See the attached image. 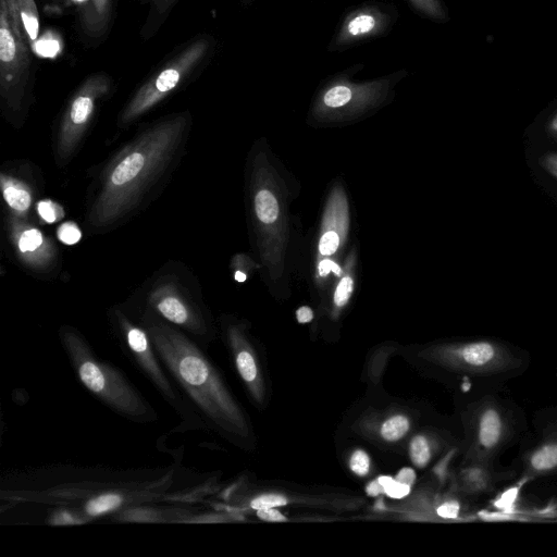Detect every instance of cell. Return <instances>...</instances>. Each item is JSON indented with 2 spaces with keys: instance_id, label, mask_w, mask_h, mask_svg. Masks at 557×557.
I'll use <instances>...</instances> for the list:
<instances>
[{
  "instance_id": "obj_7",
  "label": "cell",
  "mask_w": 557,
  "mask_h": 557,
  "mask_svg": "<svg viewBox=\"0 0 557 557\" xmlns=\"http://www.w3.org/2000/svg\"><path fill=\"white\" fill-rule=\"evenodd\" d=\"M110 78L104 73L87 77L71 98L61 121L57 158L60 163L69 160L84 136L94 115L96 104L110 89Z\"/></svg>"
},
{
  "instance_id": "obj_6",
  "label": "cell",
  "mask_w": 557,
  "mask_h": 557,
  "mask_svg": "<svg viewBox=\"0 0 557 557\" xmlns=\"http://www.w3.org/2000/svg\"><path fill=\"white\" fill-rule=\"evenodd\" d=\"M27 41L12 28L5 0H0V92L9 109L20 111L29 77Z\"/></svg>"
},
{
  "instance_id": "obj_1",
  "label": "cell",
  "mask_w": 557,
  "mask_h": 557,
  "mask_svg": "<svg viewBox=\"0 0 557 557\" xmlns=\"http://www.w3.org/2000/svg\"><path fill=\"white\" fill-rule=\"evenodd\" d=\"M187 116L163 120L125 146L103 170L88 222L104 227L133 211L171 164L185 135Z\"/></svg>"
},
{
  "instance_id": "obj_29",
  "label": "cell",
  "mask_w": 557,
  "mask_h": 557,
  "mask_svg": "<svg viewBox=\"0 0 557 557\" xmlns=\"http://www.w3.org/2000/svg\"><path fill=\"white\" fill-rule=\"evenodd\" d=\"M339 246V236L335 231L325 232L319 242V251L322 256L333 255Z\"/></svg>"
},
{
  "instance_id": "obj_18",
  "label": "cell",
  "mask_w": 557,
  "mask_h": 557,
  "mask_svg": "<svg viewBox=\"0 0 557 557\" xmlns=\"http://www.w3.org/2000/svg\"><path fill=\"white\" fill-rule=\"evenodd\" d=\"M123 502V496L119 494H102L87 502L85 505V511L87 515L92 517L100 516L119 508Z\"/></svg>"
},
{
  "instance_id": "obj_13",
  "label": "cell",
  "mask_w": 557,
  "mask_h": 557,
  "mask_svg": "<svg viewBox=\"0 0 557 557\" xmlns=\"http://www.w3.org/2000/svg\"><path fill=\"white\" fill-rule=\"evenodd\" d=\"M0 183L10 213L25 218L32 205L30 189L23 182L3 173L0 175Z\"/></svg>"
},
{
  "instance_id": "obj_32",
  "label": "cell",
  "mask_w": 557,
  "mask_h": 557,
  "mask_svg": "<svg viewBox=\"0 0 557 557\" xmlns=\"http://www.w3.org/2000/svg\"><path fill=\"white\" fill-rule=\"evenodd\" d=\"M257 516L264 521H285L286 517L282 515L276 508L258 509Z\"/></svg>"
},
{
  "instance_id": "obj_3",
  "label": "cell",
  "mask_w": 557,
  "mask_h": 557,
  "mask_svg": "<svg viewBox=\"0 0 557 557\" xmlns=\"http://www.w3.org/2000/svg\"><path fill=\"white\" fill-rule=\"evenodd\" d=\"M59 334L77 379L103 405L136 423L158 420L157 411L136 386L120 369L100 359L81 332L62 326Z\"/></svg>"
},
{
  "instance_id": "obj_37",
  "label": "cell",
  "mask_w": 557,
  "mask_h": 557,
  "mask_svg": "<svg viewBox=\"0 0 557 557\" xmlns=\"http://www.w3.org/2000/svg\"><path fill=\"white\" fill-rule=\"evenodd\" d=\"M367 493L370 495V496H377L380 495L381 493H384L383 492V487L382 485L379 483L377 480L375 481H372L368 484L367 486Z\"/></svg>"
},
{
  "instance_id": "obj_21",
  "label": "cell",
  "mask_w": 557,
  "mask_h": 557,
  "mask_svg": "<svg viewBox=\"0 0 557 557\" xmlns=\"http://www.w3.org/2000/svg\"><path fill=\"white\" fill-rule=\"evenodd\" d=\"M409 430V421L404 416H395L386 420L381 428V435L386 441H397Z\"/></svg>"
},
{
  "instance_id": "obj_22",
  "label": "cell",
  "mask_w": 557,
  "mask_h": 557,
  "mask_svg": "<svg viewBox=\"0 0 557 557\" xmlns=\"http://www.w3.org/2000/svg\"><path fill=\"white\" fill-rule=\"evenodd\" d=\"M536 470H547L557 466V444H550L537 450L531 459Z\"/></svg>"
},
{
  "instance_id": "obj_33",
  "label": "cell",
  "mask_w": 557,
  "mask_h": 557,
  "mask_svg": "<svg viewBox=\"0 0 557 557\" xmlns=\"http://www.w3.org/2000/svg\"><path fill=\"white\" fill-rule=\"evenodd\" d=\"M458 512L459 505L456 502L445 503L437 508V515L447 519L456 518L458 516Z\"/></svg>"
},
{
  "instance_id": "obj_31",
  "label": "cell",
  "mask_w": 557,
  "mask_h": 557,
  "mask_svg": "<svg viewBox=\"0 0 557 557\" xmlns=\"http://www.w3.org/2000/svg\"><path fill=\"white\" fill-rule=\"evenodd\" d=\"M318 272L320 276H325L330 272H333L335 275L339 276L342 273L341 267L330 259H323L318 264Z\"/></svg>"
},
{
  "instance_id": "obj_34",
  "label": "cell",
  "mask_w": 557,
  "mask_h": 557,
  "mask_svg": "<svg viewBox=\"0 0 557 557\" xmlns=\"http://www.w3.org/2000/svg\"><path fill=\"white\" fill-rule=\"evenodd\" d=\"M517 495H518V488L512 487V488L506 491L502 495V497L495 503V505L503 509L510 508L511 505L515 503Z\"/></svg>"
},
{
  "instance_id": "obj_10",
  "label": "cell",
  "mask_w": 557,
  "mask_h": 557,
  "mask_svg": "<svg viewBox=\"0 0 557 557\" xmlns=\"http://www.w3.org/2000/svg\"><path fill=\"white\" fill-rule=\"evenodd\" d=\"M346 74L347 71L338 73L323 88L320 101L325 110H344L350 104H367L380 100L407 72L399 70L386 77L364 83H355Z\"/></svg>"
},
{
  "instance_id": "obj_12",
  "label": "cell",
  "mask_w": 557,
  "mask_h": 557,
  "mask_svg": "<svg viewBox=\"0 0 557 557\" xmlns=\"http://www.w3.org/2000/svg\"><path fill=\"white\" fill-rule=\"evenodd\" d=\"M112 0H84L81 7V22L90 36L101 35L111 16Z\"/></svg>"
},
{
  "instance_id": "obj_11",
  "label": "cell",
  "mask_w": 557,
  "mask_h": 557,
  "mask_svg": "<svg viewBox=\"0 0 557 557\" xmlns=\"http://www.w3.org/2000/svg\"><path fill=\"white\" fill-rule=\"evenodd\" d=\"M10 240L17 258L34 269L49 267L54 258V246L40 230L32 226L25 218L10 213L8 220Z\"/></svg>"
},
{
  "instance_id": "obj_17",
  "label": "cell",
  "mask_w": 557,
  "mask_h": 557,
  "mask_svg": "<svg viewBox=\"0 0 557 557\" xmlns=\"http://www.w3.org/2000/svg\"><path fill=\"white\" fill-rule=\"evenodd\" d=\"M480 441L485 447L494 446L500 435V420L495 410H487L480 422Z\"/></svg>"
},
{
  "instance_id": "obj_2",
  "label": "cell",
  "mask_w": 557,
  "mask_h": 557,
  "mask_svg": "<svg viewBox=\"0 0 557 557\" xmlns=\"http://www.w3.org/2000/svg\"><path fill=\"white\" fill-rule=\"evenodd\" d=\"M141 326L171 380L202 422L224 433L242 429L239 411L200 345L153 314H145Z\"/></svg>"
},
{
  "instance_id": "obj_26",
  "label": "cell",
  "mask_w": 557,
  "mask_h": 557,
  "mask_svg": "<svg viewBox=\"0 0 557 557\" xmlns=\"http://www.w3.org/2000/svg\"><path fill=\"white\" fill-rule=\"evenodd\" d=\"M58 239L65 245H74L81 240L82 232L72 221L62 223L57 232Z\"/></svg>"
},
{
  "instance_id": "obj_25",
  "label": "cell",
  "mask_w": 557,
  "mask_h": 557,
  "mask_svg": "<svg viewBox=\"0 0 557 557\" xmlns=\"http://www.w3.org/2000/svg\"><path fill=\"white\" fill-rule=\"evenodd\" d=\"M377 481L382 485L383 492L392 498H404L410 492V485L401 483L391 476L382 475L377 478Z\"/></svg>"
},
{
  "instance_id": "obj_40",
  "label": "cell",
  "mask_w": 557,
  "mask_h": 557,
  "mask_svg": "<svg viewBox=\"0 0 557 557\" xmlns=\"http://www.w3.org/2000/svg\"><path fill=\"white\" fill-rule=\"evenodd\" d=\"M153 1L161 7H165V5L170 4L171 2H173V0H153Z\"/></svg>"
},
{
  "instance_id": "obj_16",
  "label": "cell",
  "mask_w": 557,
  "mask_h": 557,
  "mask_svg": "<svg viewBox=\"0 0 557 557\" xmlns=\"http://www.w3.org/2000/svg\"><path fill=\"white\" fill-rule=\"evenodd\" d=\"M255 210L258 219L264 223H273L278 215V203L268 189L259 190L255 196Z\"/></svg>"
},
{
  "instance_id": "obj_38",
  "label": "cell",
  "mask_w": 557,
  "mask_h": 557,
  "mask_svg": "<svg viewBox=\"0 0 557 557\" xmlns=\"http://www.w3.org/2000/svg\"><path fill=\"white\" fill-rule=\"evenodd\" d=\"M545 165L555 176H557V156L556 154L548 156L545 159Z\"/></svg>"
},
{
  "instance_id": "obj_9",
  "label": "cell",
  "mask_w": 557,
  "mask_h": 557,
  "mask_svg": "<svg viewBox=\"0 0 557 557\" xmlns=\"http://www.w3.org/2000/svg\"><path fill=\"white\" fill-rule=\"evenodd\" d=\"M148 304L161 319L183 330L199 345L210 334V327L201 310L181 295L172 284H162L149 295Z\"/></svg>"
},
{
  "instance_id": "obj_28",
  "label": "cell",
  "mask_w": 557,
  "mask_h": 557,
  "mask_svg": "<svg viewBox=\"0 0 557 557\" xmlns=\"http://www.w3.org/2000/svg\"><path fill=\"white\" fill-rule=\"evenodd\" d=\"M354 289V281L349 275L344 276L338 283L334 293V304L343 307L351 296Z\"/></svg>"
},
{
  "instance_id": "obj_5",
  "label": "cell",
  "mask_w": 557,
  "mask_h": 557,
  "mask_svg": "<svg viewBox=\"0 0 557 557\" xmlns=\"http://www.w3.org/2000/svg\"><path fill=\"white\" fill-rule=\"evenodd\" d=\"M209 47L207 39H198L170 60L136 91L121 112L119 125L132 123L165 99L203 60Z\"/></svg>"
},
{
  "instance_id": "obj_41",
  "label": "cell",
  "mask_w": 557,
  "mask_h": 557,
  "mask_svg": "<svg viewBox=\"0 0 557 557\" xmlns=\"http://www.w3.org/2000/svg\"><path fill=\"white\" fill-rule=\"evenodd\" d=\"M554 127L557 128V119L556 121L554 122Z\"/></svg>"
},
{
  "instance_id": "obj_20",
  "label": "cell",
  "mask_w": 557,
  "mask_h": 557,
  "mask_svg": "<svg viewBox=\"0 0 557 557\" xmlns=\"http://www.w3.org/2000/svg\"><path fill=\"white\" fill-rule=\"evenodd\" d=\"M494 356L493 347L487 343H475L462 349V358L470 364L482 366Z\"/></svg>"
},
{
  "instance_id": "obj_36",
  "label": "cell",
  "mask_w": 557,
  "mask_h": 557,
  "mask_svg": "<svg viewBox=\"0 0 557 557\" xmlns=\"http://www.w3.org/2000/svg\"><path fill=\"white\" fill-rule=\"evenodd\" d=\"M297 321L299 323H308L313 318V312L309 307H300L296 311Z\"/></svg>"
},
{
  "instance_id": "obj_30",
  "label": "cell",
  "mask_w": 557,
  "mask_h": 557,
  "mask_svg": "<svg viewBox=\"0 0 557 557\" xmlns=\"http://www.w3.org/2000/svg\"><path fill=\"white\" fill-rule=\"evenodd\" d=\"M350 469L360 476L368 474L370 469L369 456L363 450H357L350 458Z\"/></svg>"
},
{
  "instance_id": "obj_15",
  "label": "cell",
  "mask_w": 557,
  "mask_h": 557,
  "mask_svg": "<svg viewBox=\"0 0 557 557\" xmlns=\"http://www.w3.org/2000/svg\"><path fill=\"white\" fill-rule=\"evenodd\" d=\"M230 338L233 341L234 347L236 348L234 355L235 366L240 377L247 384L253 383L258 374V369L253 356L247 348L239 345V342L234 336V334H231Z\"/></svg>"
},
{
  "instance_id": "obj_8",
  "label": "cell",
  "mask_w": 557,
  "mask_h": 557,
  "mask_svg": "<svg viewBox=\"0 0 557 557\" xmlns=\"http://www.w3.org/2000/svg\"><path fill=\"white\" fill-rule=\"evenodd\" d=\"M398 18L397 9L383 2H366L350 10L334 34L329 52H341L350 47L386 35Z\"/></svg>"
},
{
  "instance_id": "obj_4",
  "label": "cell",
  "mask_w": 557,
  "mask_h": 557,
  "mask_svg": "<svg viewBox=\"0 0 557 557\" xmlns=\"http://www.w3.org/2000/svg\"><path fill=\"white\" fill-rule=\"evenodd\" d=\"M114 321L124 354L176 411L183 420V425L193 428L201 424V418L191 405L184 400L185 397L161 363L146 330L134 324L120 310L114 311Z\"/></svg>"
},
{
  "instance_id": "obj_35",
  "label": "cell",
  "mask_w": 557,
  "mask_h": 557,
  "mask_svg": "<svg viewBox=\"0 0 557 557\" xmlns=\"http://www.w3.org/2000/svg\"><path fill=\"white\" fill-rule=\"evenodd\" d=\"M396 480L411 486L416 481V473L411 468H403L396 475Z\"/></svg>"
},
{
  "instance_id": "obj_23",
  "label": "cell",
  "mask_w": 557,
  "mask_h": 557,
  "mask_svg": "<svg viewBox=\"0 0 557 557\" xmlns=\"http://www.w3.org/2000/svg\"><path fill=\"white\" fill-rule=\"evenodd\" d=\"M410 458L417 467H424L431 456L428 441L424 436H416L410 444Z\"/></svg>"
},
{
  "instance_id": "obj_24",
  "label": "cell",
  "mask_w": 557,
  "mask_h": 557,
  "mask_svg": "<svg viewBox=\"0 0 557 557\" xmlns=\"http://www.w3.org/2000/svg\"><path fill=\"white\" fill-rule=\"evenodd\" d=\"M37 212L40 219L49 224L55 223L64 216L63 208L50 199L39 201Z\"/></svg>"
},
{
  "instance_id": "obj_27",
  "label": "cell",
  "mask_w": 557,
  "mask_h": 557,
  "mask_svg": "<svg viewBox=\"0 0 557 557\" xmlns=\"http://www.w3.org/2000/svg\"><path fill=\"white\" fill-rule=\"evenodd\" d=\"M287 504L286 497L282 495L276 494H267L261 495L259 497H256L251 500L250 506L251 508L258 510V509H264V508H276L280 506H284Z\"/></svg>"
},
{
  "instance_id": "obj_19",
  "label": "cell",
  "mask_w": 557,
  "mask_h": 557,
  "mask_svg": "<svg viewBox=\"0 0 557 557\" xmlns=\"http://www.w3.org/2000/svg\"><path fill=\"white\" fill-rule=\"evenodd\" d=\"M412 9L421 15L435 22L448 20L447 12L441 0H407Z\"/></svg>"
},
{
  "instance_id": "obj_14",
  "label": "cell",
  "mask_w": 557,
  "mask_h": 557,
  "mask_svg": "<svg viewBox=\"0 0 557 557\" xmlns=\"http://www.w3.org/2000/svg\"><path fill=\"white\" fill-rule=\"evenodd\" d=\"M20 17L27 44L35 50L39 34V16L35 0H17Z\"/></svg>"
},
{
  "instance_id": "obj_39",
  "label": "cell",
  "mask_w": 557,
  "mask_h": 557,
  "mask_svg": "<svg viewBox=\"0 0 557 557\" xmlns=\"http://www.w3.org/2000/svg\"><path fill=\"white\" fill-rule=\"evenodd\" d=\"M234 278L239 282V283H243L246 281V274L240 272V271H236L235 274H234Z\"/></svg>"
}]
</instances>
